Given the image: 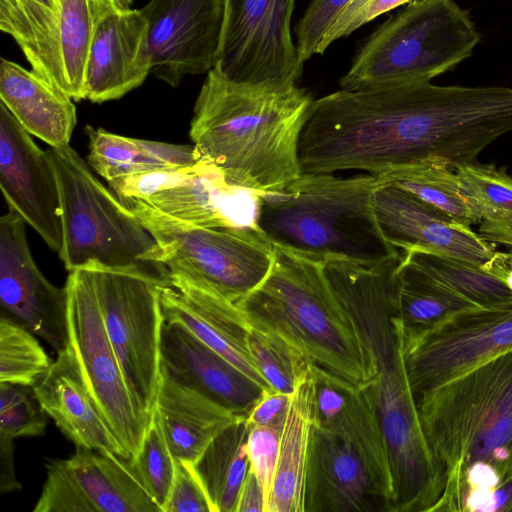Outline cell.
<instances>
[{"label":"cell","instance_id":"7","mask_svg":"<svg viewBox=\"0 0 512 512\" xmlns=\"http://www.w3.org/2000/svg\"><path fill=\"white\" fill-rule=\"evenodd\" d=\"M385 436L364 386H349L313 417L304 512H393Z\"/></svg>","mask_w":512,"mask_h":512},{"label":"cell","instance_id":"39","mask_svg":"<svg viewBox=\"0 0 512 512\" xmlns=\"http://www.w3.org/2000/svg\"><path fill=\"white\" fill-rule=\"evenodd\" d=\"M284 423L285 421H282L272 425L250 426L249 428L247 439L249 469L257 478L266 502L278 462Z\"/></svg>","mask_w":512,"mask_h":512},{"label":"cell","instance_id":"25","mask_svg":"<svg viewBox=\"0 0 512 512\" xmlns=\"http://www.w3.org/2000/svg\"><path fill=\"white\" fill-rule=\"evenodd\" d=\"M0 99L30 135L50 147L69 145L76 125L73 99L38 73L1 58Z\"/></svg>","mask_w":512,"mask_h":512},{"label":"cell","instance_id":"10","mask_svg":"<svg viewBox=\"0 0 512 512\" xmlns=\"http://www.w3.org/2000/svg\"><path fill=\"white\" fill-rule=\"evenodd\" d=\"M119 200L154 237L168 273L234 304L255 289L272 266L273 243L260 229L197 226L138 199Z\"/></svg>","mask_w":512,"mask_h":512},{"label":"cell","instance_id":"36","mask_svg":"<svg viewBox=\"0 0 512 512\" xmlns=\"http://www.w3.org/2000/svg\"><path fill=\"white\" fill-rule=\"evenodd\" d=\"M248 345L259 373L273 390L292 394L309 370L305 357L274 333L250 326Z\"/></svg>","mask_w":512,"mask_h":512},{"label":"cell","instance_id":"6","mask_svg":"<svg viewBox=\"0 0 512 512\" xmlns=\"http://www.w3.org/2000/svg\"><path fill=\"white\" fill-rule=\"evenodd\" d=\"M378 177L301 173L282 191L261 196L260 230L272 242L321 258L373 265L401 250L383 236L373 206Z\"/></svg>","mask_w":512,"mask_h":512},{"label":"cell","instance_id":"32","mask_svg":"<svg viewBox=\"0 0 512 512\" xmlns=\"http://www.w3.org/2000/svg\"><path fill=\"white\" fill-rule=\"evenodd\" d=\"M403 253L440 285L476 309L499 308L512 304V291L481 266L424 249H412Z\"/></svg>","mask_w":512,"mask_h":512},{"label":"cell","instance_id":"18","mask_svg":"<svg viewBox=\"0 0 512 512\" xmlns=\"http://www.w3.org/2000/svg\"><path fill=\"white\" fill-rule=\"evenodd\" d=\"M0 186L16 211L55 252L62 246L60 196L48 150L32 140L0 103Z\"/></svg>","mask_w":512,"mask_h":512},{"label":"cell","instance_id":"12","mask_svg":"<svg viewBox=\"0 0 512 512\" xmlns=\"http://www.w3.org/2000/svg\"><path fill=\"white\" fill-rule=\"evenodd\" d=\"M68 349L96 405L127 455L139 453L148 422L137 409L108 337L92 269L69 272Z\"/></svg>","mask_w":512,"mask_h":512},{"label":"cell","instance_id":"30","mask_svg":"<svg viewBox=\"0 0 512 512\" xmlns=\"http://www.w3.org/2000/svg\"><path fill=\"white\" fill-rule=\"evenodd\" d=\"M249 424L240 418L218 434L192 463L212 512H235L249 470Z\"/></svg>","mask_w":512,"mask_h":512},{"label":"cell","instance_id":"2","mask_svg":"<svg viewBox=\"0 0 512 512\" xmlns=\"http://www.w3.org/2000/svg\"><path fill=\"white\" fill-rule=\"evenodd\" d=\"M401 259L402 252L373 265L333 256L323 261L355 326L372 378L365 387L390 455L393 512H433L442 483L419 418L404 359L402 326L395 315Z\"/></svg>","mask_w":512,"mask_h":512},{"label":"cell","instance_id":"9","mask_svg":"<svg viewBox=\"0 0 512 512\" xmlns=\"http://www.w3.org/2000/svg\"><path fill=\"white\" fill-rule=\"evenodd\" d=\"M480 40L469 11L455 0H419L369 36L339 85L358 91L430 81L469 58Z\"/></svg>","mask_w":512,"mask_h":512},{"label":"cell","instance_id":"29","mask_svg":"<svg viewBox=\"0 0 512 512\" xmlns=\"http://www.w3.org/2000/svg\"><path fill=\"white\" fill-rule=\"evenodd\" d=\"M87 163L107 182L161 169L195 165L201 159L194 145H177L117 135L86 126Z\"/></svg>","mask_w":512,"mask_h":512},{"label":"cell","instance_id":"41","mask_svg":"<svg viewBox=\"0 0 512 512\" xmlns=\"http://www.w3.org/2000/svg\"><path fill=\"white\" fill-rule=\"evenodd\" d=\"M416 1L419 0H350L323 36L316 54H323L335 40L350 35L376 17Z\"/></svg>","mask_w":512,"mask_h":512},{"label":"cell","instance_id":"21","mask_svg":"<svg viewBox=\"0 0 512 512\" xmlns=\"http://www.w3.org/2000/svg\"><path fill=\"white\" fill-rule=\"evenodd\" d=\"M149 73L148 23L140 9H124L103 19L87 60L85 99H120L142 85Z\"/></svg>","mask_w":512,"mask_h":512},{"label":"cell","instance_id":"5","mask_svg":"<svg viewBox=\"0 0 512 512\" xmlns=\"http://www.w3.org/2000/svg\"><path fill=\"white\" fill-rule=\"evenodd\" d=\"M264 280L236 305L253 328L274 333L309 365L360 388L371 376L355 326L323 258L273 243Z\"/></svg>","mask_w":512,"mask_h":512},{"label":"cell","instance_id":"40","mask_svg":"<svg viewBox=\"0 0 512 512\" xmlns=\"http://www.w3.org/2000/svg\"><path fill=\"white\" fill-rule=\"evenodd\" d=\"M350 0H312L295 27L296 47L304 63L316 54L323 36Z\"/></svg>","mask_w":512,"mask_h":512},{"label":"cell","instance_id":"1","mask_svg":"<svg viewBox=\"0 0 512 512\" xmlns=\"http://www.w3.org/2000/svg\"><path fill=\"white\" fill-rule=\"evenodd\" d=\"M472 136L460 90L430 81L338 90L313 101L299 141L301 173L455 166Z\"/></svg>","mask_w":512,"mask_h":512},{"label":"cell","instance_id":"23","mask_svg":"<svg viewBox=\"0 0 512 512\" xmlns=\"http://www.w3.org/2000/svg\"><path fill=\"white\" fill-rule=\"evenodd\" d=\"M140 201L197 226L259 228L261 194L228 184L214 165L203 160L175 185Z\"/></svg>","mask_w":512,"mask_h":512},{"label":"cell","instance_id":"24","mask_svg":"<svg viewBox=\"0 0 512 512\" xmlns=\"http://www.w3.org/2000/svg\"><path fill=\"white\" fill-rule=\"evenodd\" d=\"M34 391L45 413L75 447L129 457L96 405L68 347L57 353Z\"/></svg>","mask_w":512,"mask_h":512},{"label":"cell","instance_id":"13","mask_svg":"<svg viewBox=\"0 0 512 512\" xmlns=\"http://www.w3.org/2000/svg\"><path fill=\"white\" fill-rule=\"evenodd\" d=\"M295 0H225L215 67L227 78L296 85L303 73L292 41Z\"/></svg>","mask_w":512,"mask_h":512},{"label":"cell","instance_id":"15","mask_svg":"<svg viewBox=\"0 0 512 512\" xmlns=\"http://www.w3.org/2000/svg\"><path fill=\"white\" fill-rule=\"evenodd\" d=\"M33 512H155L133 459L76 447L67 459H49Z\"/></svg>","mask_w":512,"mask_h":512},{"label":"cell","instance_id":"46","mask_svg":"<svg viewBox=\"0 0 512 512\" xmlns=\"http://www.w3.org/2000/svg\"><path fill=\"white\" fill-rule=\"evenodd\" d=\"M482 268L503 282L512 291V250L495 251Z\"/></svg>","mask_w":512,"mask_h":512},{"label":"cell","instance_id":"27","mask_svg":"<svg viewBox=\"0 0 512 512\" xmlns=\"http://www.w3.org/2000/svg\"><path fill=\"white\" fill-rule=\"evenodd\" d=\"M313 393L314 379L309 366L291 394L265 512H304L306 467L313 427Z\"/></svg>","mask_w":512,"mask_h":512},{"label":"cell","instance_id":"28","mask_svg":"<svg viewBox=\"0 0 512 512\" xmlns=\"http://www.w3.org/2000/svg\"><path fill=\"white\" fill-rule=\"evenodd\" d=\"M59 25V0H0V30L13 38L33 71L68 94Z\"/></svg>","mask_w":512,"mask_h":512},{"label":"cell","instance_id":"33","mask_svg":"<svg viewBox=\"0 0 512 512\" xmlns=\"http://www.w3.org/2000/svg\"><path fill=\"white\" fill-rule=\"evenodd\" d=\"M462 189L480 217V236L512 246V176L492 164L478 162L456 170Z\"/></svg>","mask_w":512,"mask_h":512},{"label":"cell","instance_id":"44","mask_svg":"<svg viewBox=\"0 0 512 512\" xmlns=\"http://www.w3.org/2000/svg\"><path fill=\"white\" fill-rule=\"evenodd\" d=\"M266 500L264 492L249 469L241 487L235 512H265Z\"/></svg>","mask_w":512,"mask_h":512},{"label":"cell","instance_id":"47","mask_svg":"<svg viewBox=\"0 0 512 512\" xmlns=\"http://www.w3.org/2000/svg\"><path fill=\"white\" fill-rule=\"evenodd\" d=\"M116 2L122 9H131L132 0H116Z\"/></svg>","mask_w":512,"mask_h":512},{"label":"cell","instance_id":"34","mask_svg":"<svg viewBox=\"0 0 512 512\" xmlns=\"http://www.w3.org/2000/svg\"><path fill=\"white\" fill-rule=\"evenodd\" d=\"M380 184L404 189L440 209L455 222L471 228L480 223L473 202L462 189L456 171L425 164L377 176Z\"/></svg>","mask_w":512,"mask_h":512},{"label":"cell","instance_id":"43","mask_svg":"<svg viewBox=\"0 0 512 512\" xmlns=\"http://www.w3.org/2000/svg\"><path fill=\"white\" fill-rule=\"evenodd\" d=\"M291 394L266 389L246 417L249 426H267L285 421Z\"/></svg>","mask_w":512,"mask_h":512},{"label":"cell","instance_id":"16","mask_svg":"<svg viewBox=\"0 0 512 512\" xmlns=\"http://www.w3.org/2000/svg\"><path fill=\"white\" fill-rule=\"evenodd\" d=\"M140 11L148 23L155 77L177 87L184 76L215 67L225 0H150Z\"/></svg>","mask_w":512,"mask_h":512},{"label":"cell","instance_id":"31","mask_svg":"<svg viewBox=\"0 0 512 512\" xmlns=\"http://www.w3.org/2000/svg\"><path fill=\"white\" fill-rule=\"evenodd\" d=\"M59 48L68 95L84 100L86 65L100 22L122 9L116 0H59Z\"/></svg>","mask_w":512,"mask_h":512},{"label":"cell","instance_id":"37","mask_svg":"<svg viewBox=\"0 0 512 512\" xmlns=\"http://www.w3.org/2000/svg\"><path fill=\"white\" fill-rule=\"evenodd\" d=\"M133 463L145 490L160 512H163L175 478L176 459L171 453L155 411Z\"/></svg>","mask_w":512,"mask_h":512},{"label":"cell","instance_id":"26","mask_svg":"<svg viewBox=\"0 0 512 512\" xmlns=\"http://www.w3.org/2000/svg\"><path fill=\"white\" fill-rule=\"evenodd\" d=\"M154 411L173 457L190 463L218 434L241 418L179 382L162 366Z\"/></svg>","mask_w":512,"mask_h":512},{"label":"cell","instance_id":"20","mask_svg":"<svg viewBox=\"0 0 512 512\" xmlns=\"http://www.w3.org/2000/svg\"><path fill=\"white\" fill-rule=\"evenodd\" d=\"M160 299L164 321L180 324L263 389H271L253 361L250 325L236 304L171 273Z\"/></svg>","mask_w":512,"mask_h":512},{"label":"cell","instance_id":"22","mask_svg":"<svg viewBox=\"0 0 512 512\" xmlns=\"http://www.w3.org/2000/svg\"><path fill=\"white\" fill-rule=\"evenodd\" d=\"M161 366L241 418L248 416L265 390L177 323H163Z\"/></svg>","mask_w":512,"mask_h":512},{"label":"cell","instance_id":"35","mask_svg":"<svg viewBox=\"0 0 512 512\" xmlns=\"http://www.w3.org/2000/svg\"><path fill=\"white\" fill-rule=\"evenodd\" d=\"M28 328L0 317V382L35 386L53 361Z\"/></svg>","mask_w":512,"mask_h":512},{"label":"cell","instance_id":"38","mask_svg":"<svg viewBox=\"0 0 512 512\" xmlns=\"http://www.w3.org/2000/svg\"><path fill=\"white\" fill-rule=\"evenodd\" d=\"M47 415L33 386L0 382V437H38L45 433Z\"/></svg>","mask_w":512,"mask_h":512},{"label":"cell","instance_id":"14","mask_svg":"<svg viewBox=\"0 0 512 512\" xmlns=\"http://www.w3.org/2000/svg\"><path fill=\"white\" fill-rule=\"evenodd\" d=\"M402 334L415 396L512 349V304L464 311L429 330Z\"/></svg>","mask_w":512,"mask_h":512},{"label":"cell","instance_id":"45","mask_svg":"<svg viewBox=\"0 0 512 512\" xmlns=\"http://www.w3.org/2000/svg\"><path fill=\"white\" fill-rule=\"evenodd\" d=\"M14 440L0 437V494L18 491V482L13 466Z\"/></svg>","mask_w":512,"mask_h":512},{"label":"cell","instance_id":"19","mask_svg":"<svg viewBox=\"0 0 512 512\" xmlns=\"http://www.w3.org/2000/svg\"><path fill=\"white\" fill-rule=\"evenodd\" d=\"M373 206L383 236L401 251L429 250L481 267L496 251L471 228L399 187L380 184Z\"/></svg>","mask_w":512,"mask_h":512},{"label":"cell","instance_id":"3","mask_svg":"<svg viewBox=\"0 0 512 512\" xmlns=\"http://www.w3.org/2000/svg\"><path fill=\"white\" fill-rule=\"evenodd\" d=\"M415 400L442 483L434 512H512V349Z\"/></svg>","mask_w":512,"mask_h":512},{"label":"cell","instance_id":"11","mask_svg":"<svg viewBox=\"0 0 512 512\" xmlns=\"http://www.w3.org/2000/svg\"><path fill=\"white\" fill-rule=\"evenodd\" d=\"M89 268L124 379L137 409L149 424L161 375L164 317L160 293L167 283L135 271Z\"/></svg>","mask_w":512,"mask_h":512},{"label":"cell","instance_id":"8","mask_svg":"<svg viewBox=\"0 0 512 512\" xmlns=\"http://www.w3.org/2000/svg\"><path fill=\"white\" fill-rule=\"evenodd\" d=\"M47 150L59 187L62 246L58 254L65 268L135 271L168 283L159 246L133 212L70 145Z\"/></svg>","mask_w":512,"mask_h":512},{"label":"cell","instance_id":"17","mask_svg":"<svg viewBox=\"0 0 512 512\" xmlns=\"http://www.w3.org/2000/svg\"><path fill=\"white\" fill-rule=\"evenodd\" d=\"M24 219L13 209L0 218V306L56 352L68 345V292L50 283L28 247Z\"/></svg>","mask_w":512,"mask_h":512},{"label":"cell","instance_id":"42","mask_svg":"<svg viewBox=\"0 0 512 512\" xmlns=\"http://www.w3.org/2000/svg\"><path fill=\"white\" fill-rule=\"evenodd\" d=\"M163 512H212L192 463L176 460L175 478Z\"/></svg>","mask_w":512,"mask_h":512},{"label":"cell","instance_id":"4","mask_svg":"<svg viewBox=\"0 0 512 512\" xmlns=\"http://www.w3.org/2000/svg\"><path fill=\"white\" fill-rule=\"evenodd\" d=\"M313 101L297 84L234 81L214 67L196 99L189 135L198 157L228 184L277 193L301 174L299 141Z\"/></svg>","mask_w":512,"mask_h":512}]
</instances>
